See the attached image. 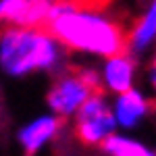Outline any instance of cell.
I'll use <instances>...</instances> for the list:
<instances>
[{
  "label": "cell",
  "mask_w": 156,
  "mask_h": 156,
  "mask_svg": "<svg viewBox=\"0 0 156 156\" xmlns=\"http://www.w3.org/2000/svg\"><path fill=\"white\" fill-rule=\"evenodd\" d=\"M44 27L65 50L106 58L127 50V29L108 12V4L83 0H54Z\"/></svg>",
  "instance_id": "1"
},
{
  "label": "cell",
  "mask_w": 156,
  "mask_h": 156,
  "mask_svg": "<svg viewBox=\"0 0 156 156\" xmlns=\"http://www.w3.org/2000/svg\"><path fill=\"white\" fill-rule=\"evenodd\" d=\"M67 50L46 27H2L0 69L9 77L60 71Z\"/></svg>",
  "instance_id": "2"
},
{
  "label": "cell",
  "mask_w": 156,
  "mask_h": 156,
  "mask_svg": "<svg viewBox=\"0 0 156 156\" xmlns=\"http://www.w3.org/2000/svg\"><path fill=\"white\" fill-rule=\"evenodd\" d=\"M96 92H100V75L96 69L92 67L60 69L46 94V102L50 112L65 121L75 117V112L83 106V102Z\"/></svg>",
  "instance_id": "3"
},
{
  "label": "cell",
  "mask_w": 156,
  "mask_h": 156,
  "mask_svg": "<svg viewBox=\"0 0 156 156\" xmlns=\"http://www.w3.org/2000/svg\"><path fill=\"white\" fill-rule=\"evenodd\" d=\"M73 133L77 142L83 146H102L112 133H117V121L112 117L110 102L106 100L104 92L100 90L87 98L83 106L75 112Z\"/></svg>",
  "instance_id": "4"
},
{
  "label": "cell",
  "mask_w": 156,
  "mask_h": 156,
  "mask_svg": "<svg viewBox=\"0 0 156 156\" xmlns=\"http://www.w3.org/2000/svg\"><path fill=\"white\" fill-rule=\"evenodd\" d=\"M100 90L110 94H121L135 87L137 81V58L129 50H121L117 54H110L102 60L100 67Z\"/></svg>",
  "instance_id": "5"
},
{
  "label": "cell",
  "mask_w": 156,
  "mask_h": 156,
  "mask_svg": "<svg viewBox=\"0 0 156 156\" xmlns=\"http://www.w3.org/2000/svg\"><path fill=\"white\" fill-rule=\"evenodd\" d=\"M60 131H62V119L48 112V115H40L34 121L25 123L17 131V142L25 156H34L42 148L52 144L60 135Z\"/></svg>",
  "instance_id": "6"
},
{
  "label": "cell",
  "mask_w": 156,
  "mask_h": 156,
  "mask_svg": "<svg viewBox=\"0 0 156 156\" xmlns=\"http://www.w3.org/2000/svg\"><path fill=\"white\" fill-rule=\"evenodd\" d=\"M110 108H112V117L117 121V127L129 131L140 127L146 121V117L152 110V100L148 98L146 92L131 87L127 92L117 94L115 100L110 102Z\"/></svg>",
  "instance_id": "7"
},
{
  "label": "cell",
  "mask_w": 156,
  "mask_h": 156,
  "mask_svg": "<svg viewBox=\"0 0 156 156\" xmlns=\"http://www.w3.org/2000/svg\"><path fill=\"white\" fill-rule=\"evenodd\" d=\"M50 4L37 0H0L2 27H44Z\"/></svg>",
  "instance_id": "8"
},
{
  "label": "cell",
  "mask_w": 156,
  "mask_h": 156,
  "mask_svg": "<svg viewBox=\"0 0 156 156\" xmlns=\"http://www.w3.org/2000/svg\"><path fill=\"white\" fill-rule=\"evenodd\" d=\"M156 44V0H152L140 19L127 31V50L133 56H140Z\"/></svg>",
  "instance_id": "9"
},
{
  "label": "cell",
  "mask_w": 156,
  "mask_h": 156,
  "mask_svg": "<svg viewBox=\"0 0 156 156\" xmlns=\"http://www.w3.org/2000/svg\"><path fill=\"white\" fill-rule=\"evenodd\" d=\"M100 148L106 156H156V150H152L148 144L119 131L112 133Z\"/></svg>",
  "instance_id": "10"
},
{
  "label": "cell",
  "mask_w": 156,
  "mask_h": 156,
  "mask_svg": "<svg viewBox=\"0 0 156 156\" xmlns=\"http://www.w3.org/2000/svg\"><path fill=\"white\" fill-rule=\"evenodd\" d=\"M152 54H150V60H148V67H146V83L150 87L152 96L156 100V44L152 46Z\"/></svg>",
  "instance_id": "11"
}]
</instances>
